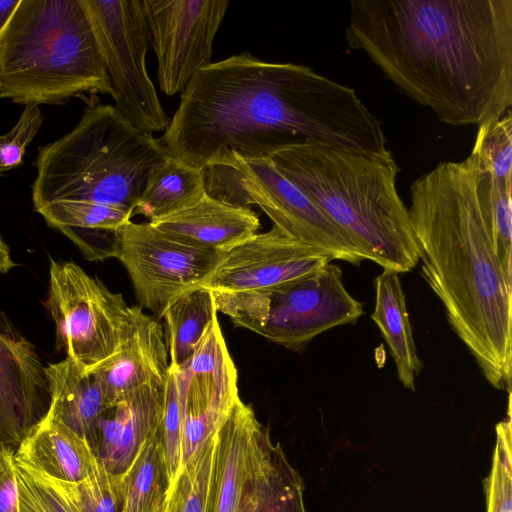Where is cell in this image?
Masks as SVG:
<instances>
[{
    "mask_svg": "<svg viewBox=\"0 0 512 512\" xmlns=\"http://www.w3.org/2000/svg\"><path fill=\"white\" fill-rule=\"evenodd\" d=\"M160 139L172 157L203 170L233 156L269 159L303 140L368 155L390 152L382 122L354 89L305 65L246 51L190 80Z\"/></svg>",
    "mask_w": 512,
    "mask_h": 512,
    "instance_id": "cell-1",
    "label": "cell"
},
{
    "mask_svg": "<svg viewBox=\"0 0 512 512\" xmlns=\"http://www.w3.org/2000/svg\"><path fill=\"white\" fill-rule=\"evenodd\" d=\"M346 40L441 122L511 110L512 0H351Z\"/></svg>",
    "mask_w": 512,
    "mask_h": 512,
    "instance_id": "cell-2",
    "label": "cell"
},
{
    "mask_svg": "<svg viewBox=\"0 0 512 512\" xmlns=\"http://www.w3.org/2000/svg\"><path fill=\"white\" fill-rule=\"evenodd\" d=\"M483 179L471 154L441 162L413 182L408 211L423 278L485 379L510 394L512 280L484 219Z\"/></svg>",
    "mask_w": 512,
    "mask_h": 512,
    "instance_id": "cell-3",
    "label": "cell"
},
{
    "mask_svg": "<svg viewBox=\"0 0 512 512\" xmlns=\"http://www.w3.org/2000/svg\"><path fill=\"white\" fill-rule=\"evenodd\" d=\"M269 160L348 234L365 260L398 273L419 263L409 211L396 188L400 168L391 151L368 155L303 140Z\"/></svg>",
    "mask_w": 512,
    "mask_h": 512,
    "instance_id": "cell-4",
    "label": "cell"
},
{
    "mask_svg": "<svg viewBox=\"0 0 512 512\" xmlns=\"http://www.w3.org/2000/svg\"><path fill=\"white\" fill-rule=\"evenodd\" d=\"M168 156L160 138L135 128L114 106L88 107L69 133L39 147L34 209L95 203L134 211L151 170Z\"/></svg>",
    "mask_w": 512,
    "mask_h": 512,
    "instance_id": "cell-5",
    "label": "cell"
},
{
    "mask_svg": "<svg viewBox=\"0 0 512 512\" xmlns=\"http://www.w3.org/2000/svg\"><path fill=\"white\" fill-rule=\"evenodd\" d=\"M111 84L85 0H20L0 41V98L62 104Z\"/></svg>",
    "mask_w": 512,
    "mask_h": 512,
    "instance_id": "cell-6",
    "label": "cell"
},
{
    "mask_svg": "<svg viewBox=\"0 0 512 512\" xmlns=\"http://www.w3.org/2000/svg\"><path fill=\"white\" fill-rule=\"evenodd\" d=\"M212 293L217 312L236 326L294 351L333 327L355 324L363 315V304L349 294L341 268L331 262L276 290Z\"/></svg>",
    "mask_w": 512,
    "mask_h": 512,
    "instance_id": "cell-7",
    "label": "cell"
},
{
    "mask_svg": "<svg viewBox=\"0 0 512 512\" xmlns=\"http://www.w3.org/2000/svg\"><path fill=\"white\" fill-rule=\"evenodd\" d=\"M206 192L223 202L258 206L281 231L354 265L364 259L348 234L269 159L231 157L204 169Z\"/></svg>",
    "mask_w": 512,
    "mask_h": 512,
    "instance_id": "cell-8",
    "label": "cell"
},
{
    "mask_svg": "<svg viewBox=\"0 0 512 512\" xmlns=\"http://www.w3.org/2000/svg\"><path fill=\"white\" fill-rule=\"evenodd\" d=\"M46 307L64 349L84 373H91L127 340L143 312L129 306L72 261H51Z\"/></svg>",
    "mask_w": 512,
    "mask_h": 512,
    "instance_id": "cell-9",
    "label": "cell"
},
{
    "mask_svg": "<svg viewBox=\"0 0 512 512\" xmlns=\"http://www.w3.org/2000/svg\"><path fill=\"white\" fill-rule=\"evenodd\" d=\"M111 84L114 108L135 128L164 132L171 121L149 76L142 0H85Z\"/></svg>",
    "mask_w": 512,
    "mask_h": 512,
    "instance_id": "cell-10",
    "label": "cell"
},
{
    "mask_svg": "<svg viewBox=\"0 0 512 512\" xmlns=\"http://www.w3.org/2000/svg\"><path fill=\"white\" fill-rule=\"evenodd\" d=\"M225 253L179 240L149 221L117 231L116 258L126 269L137 301L161 319L177 297L203 286Z\"/></svg>",
    "mask_w": 512,
    "mask_h": 512,
    "instance_id": "cell-11",
    "label": "cell"
},
{
    "mask_svg": "<svg viewBox=\"0 0 512 512\" xmlns=\"http://www.w3.org/2000/svg\"><path fill=\"white\" fill-rule=\"evenodd\" d=\"M228 0H142L160 90L173 96L212 63Z\"/></svg>",
    "mask_w": 512,
    "mask_h": 512,
    "instance_id": "cell-12",
    "label": "cell"
},
{
    "mask_svg": "<svg viewBox=\"0 0 512 512\" xmlns=\"http://www.w3.org/2000/svg\"><path fill=\"white\" fill-rule=\"evenodd\" d=\"M332 260L273 225L226 252L203 286L212 292H268L305 279Z\"/></svg>",
    "mask_w": 512,
    "mask_h": 512,
    "instance_id": "cell-13",
    "label": "cell"
},
{
    "mask_svg": "<svg viewBox=\"0 0 512 512\" xmlns=\"http://www.w3.org/2000/svg\"><path fill=\"white\" fill-rule=\"evenodd\" d=\"M45 366L32 343L0 329V444L17 448L46 416Z\"/></svg>",
    "mask_w": 512,
    "mask_h": 512,
    "instance_id": "cell-14",
    "label": "cell"
},
{
    "mask_svg": "<svg viewBox=\"0 0 512 512\" xmlns=\"http://www.w3.org/2000/svg\"><path fill=\"white\" fill-rule=\"evenodd\" d=\"M266 432L238 397L213 436L206 512H241Z\"/></svg>",
    "mask_w": 512,
    "mask_h": 512,
    "instance_id": "cell-15",
    "label": "cell"
},
{
    "mask_svg": "<svg viewBox=\"0 0 512 512\" xmlns=\"http://www.w3.org/2000/svg\"><path fill=\"white\" fill-rule=\"evenodd\" d=\"M165 383L141 387L108 406L95 420L87 440L98 461L122 475L143 444L157 431Z\"/></svg>",
    "mask_w": 512,
    "mask_h": 512,
    "instance_id": "cell-16",
    "label": "cell"
},
{
    "mask_svg": "<svg viewBox=\"0 0 512 512\" xmlns=\"http://www.w3.org/2000/svg\"><path fill=\"white\" fill-rule=\"evenodd\" d=\"M168 357L162 324L142 312L121 348L91 373L112 405L141 387L165 383L170 371Z\"/></svg>",
    "mask_w": 512,
    "mask_h": 512,
    "instance_id": "cell-17",
    "label": "cell"
},
{
    "mask_svg": "<svg viewBox=\"0 0 512 512\" xmlns=\"http://www.w3.org/2000/svg\"><path fill=\"white\" fill-rule=\"evenodd\" d=\"M149 222L179 240L222 253L254 236L260 227L259 217L250 207L223 202L207 192L187 206Z\"/></svg>",
    "mask_w": 512,
    "mask_h": 512,
    "instance_id": "cell-18",
    "label": "cell"
},
{
    "mask_svg": "<svg viewBox=\"0 0 512 512\" xmlns=\"http://www.w3.org/2000/svg\"><path fill=\"white\" fill-rule=\"evenodd\" d=\"M15 458L50 480L81 482L100 463L88 440L46 416L19 444Z\"/></svg>",
    "mask_w": 512,
    "mask_h": 512,
    "instance_id": "cell-19",
    "label": "cell"
},
{
    "mask_svg": "<svg viewBox=\"0 0 512 512\" xmlns=\"http://www.w3.org/2000/svg\"><path fill=\"white\" fill-rule=\"evenodd\" d=\"M175 371L182 402L181 469L195 463L239 394L237 385L225 384L212 376Z\"/></svg>",
    "mask_w": 512,
    "mask_h": 512,
    "instance_id": "cell-20",
    "label": "cell"
},
{
    "mask_svg": "<svg viewBox=\"0 0 512 512\" xmlns=\"http://www.w3.org/2000/svg\"><path fill=\"white\" fill-rule=\"evenodd\" d=\"M51 396L47 415L77 435H87L98 416L110 406L101 384L70 358L45 366Z\"/></svg>",
    "mask_w": 512,
    "mask_h": 512,
    "instance_id": "cell-21",
    "label": "cell"
},
{
    "mask_svg": "<svg viewBox=\"0 0 512 512\" xmlns=\"http://www.w3.org/2000/svg\"><path fill=\"white\" fill-rule=\"evenodd\" d=\"M399 274L393 270H383L375 279V307L371 318L385 338L399 381L405 388L414 391L422 362L414 343Z\"/></svg>",
    "mask_w": 512,
    "mask_h": 512,
    "instance_id": "cell-22",
    "label": "cell"
},
{
    "mask_svg": "<svg viewBox=\"0 0 512 512\" xmlns=\"http://www.w3.org/2000/svg\"><path fill=\"white\" fill-rule=\"evenodd\" d=\"M303 492L299 473L267 430L241 512H306Z\"/></svg>",
    "mask_w": 512,
    "mask_h": 512,
    "instance_id": "cell-23",
    "label": "cell"
},
{
    "mask_svg": "<svg viewBox=\"0 0 512 512\" xmlns=\"http://www.w3.org/2000/svg\"><path fill=\"white\" fill-rule=\"evenodd\" d=\"M205 193L204 170L170 155L151 170L133 216L140 214L151 221L187 206Z\"/></svg>",
    "mask_w": 512,
    "mask_h": 512,
    "instance_id": "cell-24",
    "label": "cell"
},
{
    "mask_svg": "<svg viewBox=\"0 0 512 512\" xmlns=\"http://www.w3.org/2000/svg\"><path fill=\"white\" fill-rule=\"evenodd\" d=\"M162 318L170 368L182 369L210 324L218 318L214 295L204 286L189 290L166 307Z\"/></svg>",
    "mask_w": 512,
    "mask_h": 512,
    "instance_id": "cell-25",
    "label": "cell"
},
{
    "mask_svg": "<svg viewBox=\"0 0 512 512\" xmlns=\"http://www.w3.org/2000/svg\"><path fill=\"white\" fill-rule=\"evenodd\" d=\"M120 477L124 512H157L163 508L170 481L159 427Z\"/></svg>",
    "mask_w": 512,
    "mask_h": 512,
    "instance_id": "cell-26",
    "label": "cell"
},
{
    "mask_svg": "<svg viewBox=\"0 0 512 512\" xmlns=\"http://www.w3.org/2000/svg\"><path fill=\"white\" fill-rule=\"evenodd\" d=\"M46 479L71 512H124L121 477L109 472L101 463L92 476L81 482Z\"/></svg>",
    "mask_w": 512,
    "mask_h": 512,
    "instance_id": "cell-27",
    "label": "cell"
},
{
    "mask_svg": "<svg viewBox=\"0 0 512 512\" xmlns=\"http://www.w3.org/2000/svg\"><path fill=\"white\" fill-rule=\"evenodd\" d=\"M512 181L497 180L484 169L482 211L494 251L512 280Z\"/></svg>",
    "mask_w": 512,
    "mask_h": 512,
    "instance_id": "cell-28",
    "label": "cell"
},
{
    "mask_svg": "<svg viewBox=\"0 0 512 512\" xmlns=\"http://www.w3.org/2000/svg\"><path fill=\"white\" fill-rule=\"evenodd\" d=\"M471 155L497 180L512 181V113L478 126Z\"/></svg>",
    "mask_w": 512,
    "mask_h": 512,
    "instance_id": "cell-29",
    "label": "cell"
},
{
    "mask_svg": "<svg viewBox=\"0 0 512 512\" xmlns=\"http://www.w3.org/2000/svg\"><path fill=\"white\" fill-rule=\"evenodd\" d=\"M212 451L213 438L202 449L191 467L179 470L169 486L164 512H206Z\"/></svg>",
    "mask_w": 512,
    "mask_h": 512,
    "instance_id": "cell-30",
    "label": "cell"
},
{
    "mask_svg": "<svg viewBox=\"0 0 512 512\" xmlns=\"http://www.w3.org/2000/svg\"><path fill=\"white\" fill-rule=\"evenodd\" d=\"M511 401L507 417L496 425L492 468L484 480L487 512H512Z\"/></svg>",
    "mask_w": 512,
    "mask_h": 512,
    "instance_id": "cell-31",
    "label": "cell"
},
{
    "mask_svg": "<svg viewBox=\"0 0 512 512\" xmlns=\"http://www.w3.org/2000/svg\"><path fill=\"white\" fill-rule=\"evenodd\" d=\"M179 370L205 374L229 385H237V370L230 357L216 318L206 330L188 364Z\"/></svg>",
    "mask_w": 512,
    "mask_h": 512,
    "instance_id": "cell-32",
    "label": "cell"
},
{
    "mask_svg": "<svg viewBox=\"0 0 512 512\" xmlns=\"http://www.w3.org/2000/svg\"><path fill=\"white\" fill-rule=\"evenodd\" d=\"M170 484L175 480L182 459V402L178 376L170 368L159 425Z\"/></svg>",
    "mask_w": 512,
    "mask_h": 512,
    "instance_id": "cell-33",
    "label": "cell"
},
{
    "mask_svg": "<svg viewBox=\"0 0 512 512\" xmlns=\"http://www.w3.org/2000/svg\"><path fill=\"white\" fill-rule=\"evenodd\" d=\"M18 482V512H71L70 508L39 472L15 458Z\"/></svg>",
    "mask_w": 512,
    "mask_h": 512,
    "instance_id": "cell-34",
    "label": "cell"
},
{
    "mask_svg": "<svg viewBox=\"0 0 512 512\" xmlns=\"http://www.w3.org/2000/svg\"><path fill=\"white\" fill-rule=\"evenodd\" d=\"M43 114L37 105H25L17 123L0 135V174L23 163L28 145L38 133Z\"/></svg>",
    "mask_w": 512,
    "mask_h": 512,
    "instance_id": "cell-35",
    "label": "cell"
},
{
    "mask_svg": "<svg viewBox=\"0 0 512 512\" xmlns=\"http://www.w3.org/2000/svg\"><path fill=\"white\" fill-rule=\"evenodd\" d=\"M15 451L14 447L0 444V512H18Z\"/></svg>",
    "mask_w": 512,
    "mask_h": 512,
    "instance_id": "cell-36",
    "label": "cell"
},
{
    "mask_svg": "<svg viewBox=\"0 0 512 512\" xmlns=\"http://www.w3.org/2000/svg\"><path fill=\"white\" fill-rule=\"evenodd\" d=\"M19 4L20 0H0V41Z\"/></svg>",
    "mask_w": 512,
    "mask_h": 512,
    "instance_id": "cell-37",
    "label": "cell"
},
{
    "mask_svg": "<svg viewBox=\"0 0 512 512\" xmlns=\"http://www.w3.org/2000/svg\"><path fill=\"white\" fill-rule=\"evenodd\" d=\"M15 265L11 258L10 248L0 236V273H7Z\"/></svg>",
    "mask_w": 512,
    "mask_h": 512,
    "instance_id": "cell-38",
    "label": "cell"
},
{
    "mask_svg": "<svg viewBox=\"0 0 512 512\" xmlns=\"http://www.w3.org/2000/svg\"><path fill=\"white\" fill-rule=\"evenodd\" d=\"M157 512H164V506L163 508H161L160 510H158Z\"/></svg>",
    "mask_w": 512,
    "mask_h": 512,
    "instance_id": "cell-39",
    "label": "cell"
}]
</instances>
